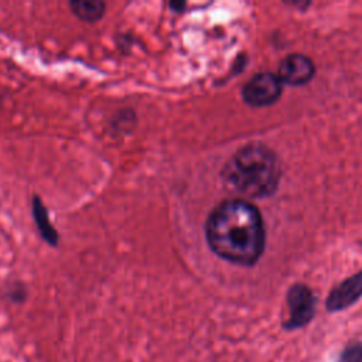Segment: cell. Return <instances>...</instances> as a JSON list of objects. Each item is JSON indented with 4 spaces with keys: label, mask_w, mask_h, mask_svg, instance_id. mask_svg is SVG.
Listing matches in <instances>:
<instances>
[{
    "label": "cell",
    "mask_w": 362,
    "mask_h": 362,
    "mask_svg": "<svg viewBox=\"0 0 362 362\" xmlns=\"http://www.w3.org/2000/svg\"><path fill=\"white\" fill-rule=\"evenodd\" d=\"M72 11L85 21H95L102 17L105 11V3L102 1H72Z\"/></svg>",
    "instance_id": "7"
},
{
    "label": "cell",
    "mask_w": 362,
    "mask_h": 362,
    "mask_svg": "<svg viewBox=\"0 0 362 362\" xmlns=\"http://www.w3.org/2000/svg\"><path fill=\"white\" fill-rule=\"evenodd\" d=\"M223 178L238 192L263 198L274 192L280 180V165L274 153L262 144L238 150L223 168Z\"/></svg>",
    "instance_id": "2"
},
{
    "label": "cell",
    "mask_w": 362,
    "mask_h": 362,
    "mask_svg": "<svg viewBox=\"0 0 362 362\" xmlns=\"http://www.w3.org/2000/svg\"><path fill=\"white\" fill-rule=\"evenodd\" d=\"M34 214H35V219L38 221V225H40L38 228L41 229V233H42L47 239H49V242H55L57 235H55V232L52 230V228L49 226V223L47 222V216H45V212H44V209H42V205L35 204Z\"/></svg>",
    "instance_id": "9"
},
{
    "label": "cell",
    "mask_w": 362,
    "mask_h": 362,
    "mask_svg": "<svg viewBox=\"0 0 362 362\" xmlns=\"http://www.w3.org/2000/svg\"><path fill=\"white\" fill-rule=\"evenodd\" d=\"M288 318L283 322L286 331H294L305 327L315 315L317 298L305 284H294L287 291Z\"/></svg>",
    "instance_id": "3"
},
{
    "label": "cell",
    "mask_w": 362,
    "mask_h": 362,
    "mask_svg": "<svg viewBox=\"0 0 362 362\" xmlns=\"http://www.w3.org/2000/svg\"><path fill=\"white\" fill-rule=\"evenodd\" d=\"M281 95V81L277 75L270 72L256 74L242 90L246 103L252 106H267L279 99Z\"/></svg>",
    "instance_id": "4"
},
{
    "label": "cell",
    "mask_w": 362,
    "mask_h": 362,
    "mask_svg": "<svg viewBox=\"0 0 362 362\" xmlns=\"http://www.w3.org/2000/svg\"><path fill=\"white\" fill-rule=\"evenodd\" d=\"M362 297V270L335 286L327 297L325 307L331 313L342 311Z\"/></svg>",
    "instance_id": "5"
},
{
    "label": "cell",
    "mask_w": 362,
    "mask_h": 362,
    "mask_svg": "<svg viewBox=\"0 0 362 362\" xmlns=\"http://www.w3.org/2000/svg\"><path fill=\"white\" fill-rule=\"evenodd\" d=\"M315 72L313 61L301 54L287 55L279 66V79L287 85H304Z\"/></svg>",
    "instance_id": "6"
},
{
    "label": "cell",
    "mask_w": 362,
    "mask_h": 362,
    "mask_svg": "<svg viewBox=\"0 0 362 362\" xmlns=\"http://www.w3.org/2000/svg\"><path fill=\"white\" fill-rule=\"evenodd\" d=\"M211 249L222 259L249 266L264 247V226L257 208L243 199H228L216 205L205 223Z\"/></svg>",
    "instance_id": "1"
},
{
    "label": "cell",
    "mask_w": 362,
    "mask_h": 362,
    "mask_svg": "<svg viewBox=\"0 0 362 362\" xmlns=\"http://www.w3.org/2000/svg\"><path fill=\"white\" fill-rule=\"evenodd\" d=\"M337 362H362V342L348 344L339 352Z\"/></svg>",
    "instance_id": "8"
}]
</instances>
